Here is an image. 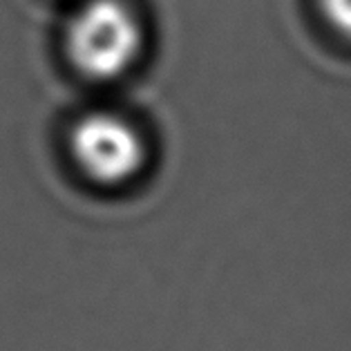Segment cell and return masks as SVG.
Instances as JSON below:
<instances>
[{
  "mask_svg": "<svg viewBox=\"0 0 351 351\" xmlns=\"http://www.w3.org/2000/svg\"><path fill=\"white\" fill-rule=\"evenodd\" d=\"M74 166L90 184L121 191L139 182L150 166V141L141 123L123 110H85L67 132Z\"/></svg>",
  "mask_w": 351,
  "mask_h": 351,
  "instance_id": "2",
  "label": "cell"
},
{
  "mask_svg": "<svg viewBox=\"0 0 351 351\" xmlns=\"http://www.w3.org/2000/svg\"><path fill=\"white\" fill-rule=\"evenodd\" d=\"M63 45L67 61L83 79L114 83L143 61L148 23L132 0H76Z\"/></svg>",
  "mask_w": 351,
  "mask_h": 351,
  "instance_id": "1",
  "label": "cell"
},
{
  "mask_svg": "<svg viewBox=\"0 0 351 351\" xmlns=\"http://www.w3.org/2000/svg\"><path fill=\"white\" fill-rule=\"evenodd\" d=\"M315 10L338 38L351 43V0H315Z\"/></svg>",
  "mask_w": 351,
  "mask_h": 351,
  "instance_id": "3",
  "label": "cell"
}]
</instances>
